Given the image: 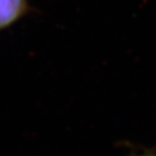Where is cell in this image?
Listing matches in <instances>:
<instances>
[{"label":"cell","mask_w":156,"mask_h":156,"mask_svg":"<svg viewBox=\"0 0 156 156\" xmlns=\"http://www.w3.org/2000/svg\"><path fill=\"white\" fill-rule=\"evenodd\" d=\"M28 10V0H0V30L12 26Z\"/></svg>","instance_id":"1"},{"label":"cell","mask_w":156,"mask_h":156,"mask_svg":"<svg viewBox=\"0 0 156 156\" xmlns=\"http://www.w3.org/2000/svg\"><path fill=\"white\" fill-rule=\"evenodd\" d=\"M141 156H156V155H150V154H146V155H141Z\"/></svg>","instance_id":"2"}]
</instances>
